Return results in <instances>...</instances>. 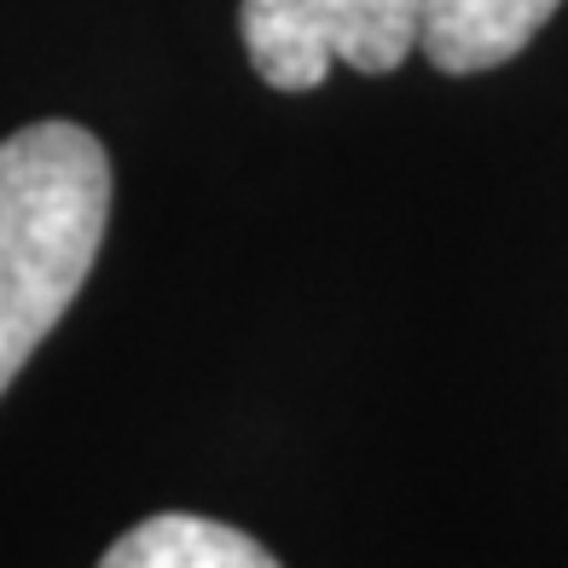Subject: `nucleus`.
Returning <instances> with one entry per match:
<instances>
[{
    "mask_svg": "<svg viewBox=\"0 0 568 568\" xmlns=\"http://www.w3.org/2000/svg\"><path fill=\"white\" fill-rule=\"evenodd\" d=\"M111 226V158L75 122L0 140V395L53 337Z\"/></svg>",
    "mask_w": 568,
    "mask_h": 568,
    "instance_id": "obj_1",
    "label": "nucleus"
},
{
    "mask_svg": "<svg viewBox=\"0 0 568 568\" xmlns=\"http://www.w3.org/2000/svg\"><path fill=\"white\" fill-rule=\"evenodd\" d=\"M239 36L267 88L307 93L331 64L359 75L400 70L424 41V0H244Z\"/></svg>",
    "mask_w": 568,
    "mask_h": 568,
    "instance_id": "obj_2",
    "label": "nucleus"
},
{
    "mask_svg": "<svg viewBox=\"0 0 568 568\" xmlns=\"http://www.w3.org/2000/svg\"><path fill=\"white\" fill-rule=\"evenodd\" d=\"M562 0H424L418 53L442 75H476L510 64L557 18Z\"/></svg>",
    "mask_w": 568,
    "mask_h": 568,
    "instance_id": "obj_3",
    "label": "nucleus"
},
{
    "mask_svg": "<svg viewBox=\"0 0 568 568\" xmlns=\"http://www.w3.org/2000/svg\"><path fill=\"white\" fill-rule=\"evenodd\" d=\"M99 568H278V557L232 523L163 510V516H145L140 528H128L99 557Z\"/></svg>",
    "mask_w": 568,
    "mask_h": 568,
    "instance_id": "obj_4",
    "label": "nucleus"
}]
</instances>
